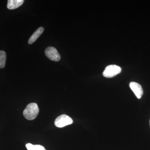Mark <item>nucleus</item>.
Listing matches in <instances>:
<instances>
[{
    "label": "nucleus",
    "mask_w": 150,
    "mask_h": 150,
    "mask_svg": "<svg viewBox=\"0 0 150 150\" xmlns=\"http://www.w3.org/2000/svg\"><path fill=\"white\" fill-rule=\"evenodd\" d=\"M45 54L46 57L51 61L58 62L61 59L60 54L57 49L54 47L50 46L46 48Z\"/></svg>",
    "instance_id": "nucleus-4"
},
{
    "label": "nucleus",
    "mask_w": 150,
    "mask_h": 150,
    "mask_svg": "<svg viewBox=\"0 0 150 150\" xmlns=\"http://www.w3.org/2000/svg\"><path fill=\"white\" fill-rule=\"evenodd\" d=\"M44 31V28L42 27H39L34 32L33 35L28 40V43L31 44L35 42Z\"/></svg>",
    "instance_id": "nucleus-7"
},
{
    "label": "nucleus",
    "mask_w": 150,
    "mask_h": 150,
    "mask_svg": "<svg viewBox=\"0 0 150 150\" xmlns=\"http://www.w3.org/2000/svg\"><path fill=\"white\" fill-rule=\"evenodd\" d=\"M6 55V52L0 51V69H3L5 66Z\"/></svg>",
    "instance_id": "nucleus-9"
},
{
    "label": "nucleus",
    "mask_w": 150,
    "mask_h": 150,
    "mask_svg": "<svg viewBox=\"0 0 150 150\" xmlns=\"http://www.w3.org/2000/svg\"><path fill=\"white\" fill-rule=\"evenodd\" d=\"M28 150H46L45 148L40 145H33L30 143H28L25 145Z\"/></svg>",
    "instance_id": "nucleus-8"
},
{
    "label": "nucleus",
    "mask_w": 150,
    "mask_h": 150,
    "mask_svg": "<svg viewBox=\"0 0 150 150\" xmlns=\"http://www.w3.org/2000/svg\"><path fill=\"white\" fill-rule=\"evenodd\" d=\"M130 88L138 99H140L143 94V90L142 86L135 82H131L129 84Z\"/></svg>",
    "instance_id": "nucleus-5"
},
{
    "label": "nucleus",
    "mask_w": 150,
    "mask_h": 150,
    "mask_svg": "<svg viewBox=\"0 0 150 150\" xmlns=\"http://www.w3.org/2000/svg\"><path fill=\"white\" fill-rule=\"evenodd\" d=\"M73 123L72 119L67 115L63 114L58 116L55 120L54 124L58 128H63Z\"/></svg>",
    "instance_id": "nucleus-3"
},
{
    "label": "nucleus",
    "mask_w": 150,
    "mask_h": 150,
    "mask_svg": "<svg viewBox=\"0 0 150 150\" xmlns=\"http://www.w3.org/2000/svg\"><path fill=\"white\" fill-rule=\"evenodd\" d=\"M39 112V108L36 103H33L28 105L23 111L25 118L28 120H34Z\"/></svg>",
    "instance_id": "nucleus-1"
},
{
    "label": "nucleus",
    "mask_w": 150,
    "mask_h": 150,
    "mask_svg": "<svg viewBox=\"0 0 150 150\" xmlns=\"http://www.w3.org/2000/svg\"></svg>",
    "instance_id": "nucleus-10"
},
{
    "label": "nucleus",
    "mask_w": 150,
    "mask_h": 150,
    "mask_svg": "<svg viewBox=\"0 0 150 150\" xmlns=\"http://www.w3.org/2000/svg\"><path fill=\"white\" fill-rule=\"evenodd\" d=\"M24 1L23 0H8L7 6L8 9H15L21 6Z\"/></svg>",
    "instance_id": "nucleus-6"
},
{
    "label": "nucleus",
    "mask_w": 150,
    "mask_h": 150,
    "mask_svg": "<svg viewBox=\"0 0 150 150\" xmlns=\"http://www.w3.org/2000/svg\"><path fill=\"white\" fill-rule=\"evenodd\" d=\"M121 71V67L115 65L108 66L103 71V75L105 77L111 78L120 74Z\"/></svg>",
    "instance_id": "nucleus-2"
}]
</instances>
